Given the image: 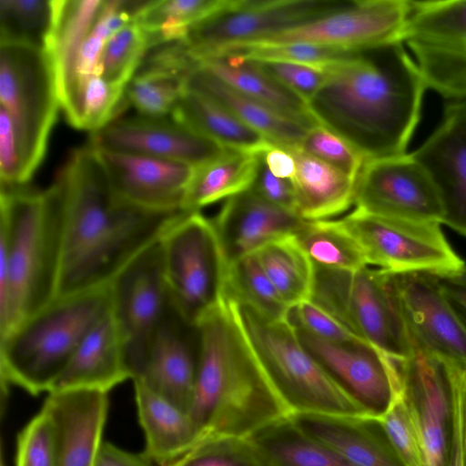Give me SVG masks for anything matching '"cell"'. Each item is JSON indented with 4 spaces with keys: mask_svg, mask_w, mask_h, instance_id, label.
<instances>
[{
    "mask_svg": "<svg viewBox=\"0 0 466 466\" xmlns=\"http://www.w3.org/2000/svg\"><path fill=\"white\" fill-rule=\"evenodd\" d=\"M249 189L268 203L296 213L295 191L291 180L273 175L260 156L256 177Z\"/></svg>",
    "mask_w": 466,
    "mask_h": 466,
    "instance_id": "51",
    "label": "cell"
},
{
    "mask_svg": "<svg viewBox=\"0 0 466 466\" xmlns=\"http://www.w3.org/2000/svg\"><path fill=\"white\" fill-rule=\"evenodd\" d=\"M149 48L147 32L137 23H129L106 43L99 76L108 83L126 87Z\"/></svg>",
    "mask_w": 466,
    "mask_h": 466,
    "instance_id": "39",
    "label": "cell"
},
{
    "mask_svg": "<svg viewBox=\"0 0 466 466\" xmlns=\"http://www.w3.org/2000/svg\"><path fill=\"white\" fill-rule=\"evenodd\" d=\"M354 206L380 217L439 224L446 214L437 185L411 154L365 160L356 180Z\"/></svg>",
    "mask_w": 466,
    "mask_h": 466,
    "instance_id": "13",
    "label": "cell"
},
{
    "mask_svg": "<svg viewBox=\"0 0 466 466\" xmlns=\"http://www.w3.org/2000/svg\"><path fill=\"white\" fill-rule=\"evenodd\" d=\"M95 466H155V462L144 451L129 452L103 441Z\"/></svg>",
    "mask_w": 466,
    "mask_h": 466,
    "instance_id": "53",
    "label": "cell"
},
{
    "mask_svg": "<svg viewBox=\"0 0 466 466\" xmlns=\"http://www.w3.org/2000/svg\"><path fill=\"white\" fill-rule=\"evenodd\" d=\"M226 299L256 364L291 415L369 416L303 347L289 318L268 319Z\"/></svg>",
    "mask_w": 466,
    "mask_h": 466,
    "instance_id": "6",
    "label": "cell"
},
{
    "mask_svg": "<svg viewBox=\"0 0 466 466\" xmlns=\"http://www.w3.org/2000/svg\"><path fill=\"white\" fill-rule=\"evenodd\" d=\"M466 375L454 369L452 379V434L447 466H465Z\"/></svg>",
    "mask_w": 466,
    "mask_h": 466,
    "instance_id": "50",
    "label": "cell"
},
{
    "mask_svg": "<svg viewBox=\"0 0 466 466\" xmlns=\"http://www.w3.org/2000/svg\"><path fill=\"white\" fill-rule=\"evenodd\" d=\"M255 255L289 308L311 299L315 268L294 235L268 242L257 250Z\"/></svg>",
    "mask_w": 466,
    "mask_h": 466,
    "instance_id": "34",
    "label": "cell"
},
{
    "mask_svg": "<svg viewBox=\"0 0 466 466\" xmlns=\"http://www.w3.org/2000/svg\"><path fill=\"white\" fill-rule=\"evenodd\" d=\"M410 354L399 361L403 396L419 432L425 466H447L454 368L424 347L410 329Z\"/></svg>",
    "mask_w": 466,
    "mask_h": 466,
    "instance_id": "16",
    "label": "cell"
},
{
    "mask_svg": "<svg viewBox=\"0 0 466 466\" xmlns=\"http://www.w3.org/2000/svg\"><path fill=\"white\" fill-rule=\"evenodd\" d=\"M230 0H148L135 22L148 35L150 47L186 37L188 29L226 8Z\"/></svg>",
    "mask_w": 466,
    "mask_h": 466,
    "instance_id": "37",
    "label": "cell"
},
{
    "mask_svg": "<svg viewBox=\"0 0 466 466\" xmlns=\"http://www.w3.org/2000/svg\"><path fill=\"white\" fill-rule=\"evenodd\" d=\"M170 116L232 151L259 155L272 144L226 107L192 90L185 89Z\"/></svg>",
    "mask_w": 466,
    "mask_h": 466,
    "instance_id": "31",
    "label": "cell"
},
{
    "mask_svg": "<svg viewBox=\"0 0 466 466\" xmlns=\"http://www.w3.org/2000/svg\"><path fill=\"white\" fill-rule=\"evenodd\" d=\"M403 41L427 87L466 101V0L410 1Z\"/></svg>",
    "mask_w": 466,
    "mask_h": 466,
    "instance_id": "12",
    "label": "cell"
},
{
    "mask_svg": "<svg viewBox=\"0 0 466 466\" xmlns=\"http://www.w3.org/2000/svg\"><path fill=\"white\" fill-rule=\"evenodd\" d=\"M444 119L466 133V101L455 102L448 106Z\"/></svg>",
    "mask_w": 466,
    "mask_h": 466,
    "instance_id": "56",
    "label": "cell"
},
{
    "mask_svg": "<svg viewBox=\"0 0 466 466\" xmlns=\"http://www.w3.org/2000/svg\"><path fill=\"white\" fill-rule=\"evenodd\" d=\"M323 69L324 80L308 102L318 123L365 160L406 154L427 86L402 42L359 50Z\"/></svg>",
    "mask_w": 466,
    "mask_h": 466,
    "instance_id": "2",
    "label": "cell"
},
{
    "mask_svg": "<svg viewBox=\"0 0 466 466\" xmlns=\"http://www.w3.org/2000/svg\"><path fill=\"white\" fill-rule=\"evenodd\" d=\"M268 466H352L300 431L289 417L250 437Z\"/></svg>",
    "mask_w": 466,
    "mask_h": 466,
    "instance_id": "35",
    "label": "cell"
},
{
    "mask_svg": "<svg viewBox=\"0 0 466 466\" xmlns=\"http://www.w3.org/2000/svg\"><path fill=\"white\" fill-rule=\"evenodd\" d=\"M0 107L11 118L21 162V186L44 160L60 98L46 50L18 41H0Z\"/></svg>",
    "mask_w": 466,
    "mask_h": 466,
    "instance_id": "8",
    "label": "cell"
},
{
    "mask_svg": "<svg viewBox=\"0 0 466 466\" xmlns=\"http://www.w3.org/2000/svg\"><path fill=\"white\" fill-rule=\"evenodd\" d=\"M224 297L271 320L289 318L290 308L268 278L255 253L228 266Z\"/></svg>",
    "mask_w": 466,
    "mask_h": 466,
    "instance_id": "38",
    "label": "cell"
},
{
    "mask_svg": "<svg viewBox=\"0 0 466 466\" xmlns=\"http://www.w3.org/2000/svg\"><path fill=\"white\" fill-rule=\"evenodd\" d=\"M128 379L132 376L125 343L110 311L83 339L52 391L92 390L108 393Z\"/></svg>",
    "mask_w": 466,
    "mask_h": 466,
    "instance_id": "26",
    "label": "cell"
},
{
    "mask_svg": "<svg viewBox=\"0 0 466 466\" xmlns=\"http://www.w3.org/2000/svg\"><path fill=\"white\" fill-rule=\"evenodd\" d=\"M126 87L108 83L100 76L90 77L81 93L79 129L92 133L118 118L130 106Z\"/></svg>",
    "mask_w": 466,
    "mask_h": 466,
    "instance_id": "44",
    "label": "cell"
},
{
    "mask_svg": "<svg viewBox=\"0 0 466 466\" xmlns=\"http://www.w3.org/2000/svg\"><path fill=\"white\" fill-rule=\"evenodd\" d=\"M436 277L445 298L466 328V284L449 277Z\"/></svg>",
    "mask_w": 466,
    "mask_h": 466,
    "instance_id": "55",
    "label": "cell"
},
{
    "mask_svg": "<svg viewBox=\"0 0 466 466\" xmlns=\"http://www.w3.org/2000/svg\"><path fill=\"white\" fill-rule=\"evenodd\" d=\"M358 51L310 43H286L236 47L217 56L231 55L244 59L290 61L324 68L331 64L350 58Z\"/></svg>",
    "mask_w": 466,
    "mask_h": 466,
    "instance_id": "43",
    "label": "cell"
},
{
    "mask_svg": "<svg viewBox=\"0 0 466 466\" xmlns=\"http://www.w3.org/2000/svg\"><path fill=\"white\" fill-rule=\"evenodd\" d=\"M293 235L315 267L354 271L368 266L360 245L339 219L305 220Z\"/></svg>",
    "mask_w": 466,
    "mask_h": 466,
    "instance_id": "36",
    "label": "cell"
},
{
    "mask_svg": "<svg viewBox=\"0 0 466 466\" xmlns=\"http://www.w3.org/2000/svg\"><path fill=\"white\" fill-rule=\"evenodd\" d=\"M464 463L466 466V439H465V448H464Z\"/></svg>",
    "mask_w": 466,
    "mask_h": 466,
    "instance_id": "58",
    "label": "cell"
},
{
    "mask_svg": "<svg viewBox=\"0 0 466 466\" xmlns=\"http://www.w3.org/2000/svg\"><path fill=\"white\" fill-rule=\"evenodd\" d=\"M198 64L234 89L306 128L319 125L303 99L259 71L248 60L227 55L207 58Z\"/></svg>",
    "mask_w": 466,
    "mask_h": 466,
    "instance_id": "32",
    "label": "cell"
},
{
    "mask_svg": "<svg viewBox=\"0 0 466 466\" xmlns=\"http://www.w3.org/2000/svg\"><path fill=\"white\" fill-rule=\"evenodd\" d=\"M289 319L297 329L327 341L344 344L367 341L311 299L290 308Z\"/></svg>",
    "mask_w": 466,
    "mask_h": 466,
    "instance_id": "49",
    "label": "cell"
},
{
    "mask_svg": "<svg viewBox=\"0 0 466 466\" xmlns=\"http://www.w3.org/2000/svg\"><path fill=\"white\" fill-rule=\"evenodd\" d=\"M139 423L145 434L144 452L159 466H167L198 443L187 411L134 381Z\"/></svg>",
    "mask_w": 466,
    "mask_h": 466,
    "instance_id": "29",
    "label": "cell"
},
{
    "mask_svg": "<svg viewBox=\"0 0 466 466\" xmlns=\"http://www.w3.org/2000/svg\"><path fill=\"white\" fill-rule=\"evenodd\" d=\"M61 192L1 186L0 339L56 297L61 246Z\"/></svg>",
    "mask_w": 466,
    "mask_h": 466,
    "instance_id": "4",
    "label": "cell"
},
{
    "mask_svg": "<svg viewBox=\"0 0 466 466\" xmlns=\"http://www.w3.org/2000/svg\"><path fill=\"white\" fill-rule=\"evenodd\" d=\"M97 150L143 155L195 167L229 149L169 117H118L92 132L88 142Z\"/></svg>",
    "mask_w": 466,
    "mask_h": 466,
    "instance_id": "18",
    "label": "cell"
},
{
    "mask_svg": "<svg viewBox=\"0 0 466 466\" xmlns=\"http://www.w3.org/2000/svg\"><path fill=\"white\" fill-rule=\"evenodd\" d=\"M158 241L169 299L197 325L224 299L228 264L213 222L200 211L184 212Z\"/></svg>",
    "mask_w": 466,
    "mask_h": 466,
    "instance_id": "9",
    "label": "cell"
},
{
    "mask_svg": "<svg viewBox=\"0 0 466 466\" xmlns=\"http://www.w3.org/2000/svg\"><path fill=\"white\" fill-rule=\"evenodd\" d=\"M185 78L177 75L146 71L136 72L126 87L129 105L140 116H171L185 91Z\"/></svg>",
    "mask_w": 466,
    "mask_h": 466,
    "instance_id": "40",
    "label": "cell"
},
{
    "mask_svg": "<svg viewBox=\"0 0 466 466\" xmlns=\"http://www.w3.org/2000/svg\"><path fill=\"white\" fill-rule=\"evenodd\" d=\"M353 0H230L183 39L196 62L349 6Z\"/></svg>",
    "mask_w": 466,
    "mask_h": 466,
    "instance_id": "11",
    "label": "cell"
},
{
    "mask_svg": "<svg viewBox=\"0 0 466 466\" xmlns=\"http://www.w3.org/2000/svg\"><path fill=\"white\" fill-rule=\"evenodd\" d=\"M55 180L62 209L55 298L110 284L186 212L147 210L116 198L89 143L71 151Z\"/></svg>",
    "mask_w": 466,
    "mask_h": 466,
    "instance_id": "1",
    "label": "cell"
},
{
    "mask_svg": "<svg viewBox=\"0 0 466 466\" xmlns=\"http://www.w3.org/2000/svg\"><path fill=\"white\" fill-rule=\"evenodd\" d=\"M374 419L380 424L405 466H425L419 432L402 387L395 393L386 411Z\"/></svg>",
    "mask_w": 466,
    "mask_h": 466,
    "instance_id": "45",
    "label": "cell"
},
{
    "mask_svg": "<svg viewBox=\"0 0 466 466\" xmlns=\"http://www.w3.org/2000/svg\"><path fill=\"white\" fill-rule=\"evenodd\" d=\"M110 284L55 298L0 339L2 398L8 385L51 392L88 332L111 311Z\"/></svg>",
    "mask_w": 466,
    "mask_h": 466,
    "instance_id": "5",
    "label": "cell"
},
{
    "mask_svg": "<svg viewBox=\"0 0 466 466\" xmlns=\"http://www.w3.org/2000/svg\"><path fill=\"white\" fill-rule=\"evenodd\" d=\"M211 220L228 266L272 240L295 234L305 221L249 188L226 199Z\"/></svg>",
    "mask_w": 466,
    "mask_h": 466,
    "instance_id": "23",
    "label": "cell"
},
{
    "mask_svg": "<svg viewBox=\"0 0 466 466\" xmlns=\"http://www.w3.org/2000/svg\"><path fill=\"white\" fill-rule=\"evenodd\" d=\"M290 419L305 434L352 466H405L372 417L295 414Z\"/></svg>",
    "mask_w": 466,
    "mask_h": 466,
    "instance_id": "25",
    "label": "cell"
},
{
    "mask_svg": "<svg viewBox=\"0 0 466 466\" xmlns=\"http://www.w3.org/2000/svg\"><path fill=\"white\" fill-rule=\"evenodd\" d=\"M167 466H268V464L250 437H214L199 441Z\"/></svg>",
    "mask_w": 466,
    "mask_h": 466,
    "instance_id": "42",
    "label": "cell"
},
{
    "mask_svg": "<svg viewBox=\"0 0 466 466\" xmlns=\"http://www.w3.org/2000/svg\"><path fill=\"white\" fill-rule=\"evenodd\" d=\"M259 155L229 150L224 156L195 168L187 189L183 210L196 212L248 190L256 177Z\"/></svg>",
    "mask_w": 466,
    "mask_h": 466,
    "instance_id": "33",
    "label": "cell"
},
{
    "mask_svg": "<svg viewBox=\"0 0 466 466\" xmlns=\"http://www.w3.org/2000/svg\"><path fill=\"white\" fill-rule=\"evenodd\" d=\"M410 13V0H353L345 8L237 47L310 43L362 50L403 42Z\"/></svg>",
    "mask_w": 466,
    "mask_h": 466,
    "instance_id": "14",
    "label": "cell"
},
{
    "mask_svg": "<svg viewBox=\"0 0 466 466\" xmlns=\"http://www.w3.org/2000/svg\"><path fill=\"white\" fill-rule=\"evenodd\" d=\"M54 431L56 466H95L108 411L106 392L64 390L48 393L42 407Z\"/></svg>",
    "mask_w": 466,
    "mask_h": 466,
    "instance_id": "22",
    "label": "cell"
},
{
    "mask_svg": "<svg viewBox=\"0 0 466 466\" xmlns=\"http://www.w3.org/2000/svg\"><path fill=\"white\" fill-rule=\"evenodd\" d=\"M185 88L226 107L273 145L286 149L299 148L309 129L234 89L198 63L186 75Z\"/></svg>",
    "mask_w": 466,
    "mask_h": 466,
    "instance_id": "28",
    "label": "cell"
},
{
    "mask_svg": "<svg viewBox=\"0 0 466 466\" xmlns=\"http://www.w3.org/2000/svg\"><path fill=\"white\" fill-rule=\"evenodd\" d=\"M288 150L296 163L291 182L299 217L308 221L329 219L354 205V179L299 148Z\"/></svg>",
    "mask_w": 466,
    "mask_h": 466,
    "instance_id": "30",
    "label": "cell"
},
{
    "mask_svg": "<svg viewBox=\"0 0 466 466\" xmlns=\"http://www.w3.org/2000/svg\"><path fill=\"white\" fill-rule=\"evenodd\" d=\"M197 327L199 352L188 415L198 442L249 438L291 416L251 356L226 298Z\"/></svg>",
    "mask_w": 466,
    "mask_h": 466,
    "instance_id": "3",
    "label": "cell"
},
{
    "mask_svg": "<svg viewBox=\"0 0 466 466\" xmlns=\"http://www.w3.org/2000/svg\"><path fill=\"white\" fill-rule=\"evenodd\" d=\"M199 352L197 325L172 305L149 343L144 363L133 381H138L188 413Z\"/></svg>",
    "mask_w": 466,
    "mask_h": 466,
    "instance_id": "19",
    "label": "cell"
},
{
    "mask_svg": "<svg viewBox=\"0 0 466 466\" xmlns=\"http://www.w3.org/2000/svg\"><path fill=\"white\" fill-rule=\"evenodd\" d=\"M311 300L389 357L411 351L395 275L369 266L354 271L315 267Z\"/></svg>",
    "mask_w": 466,
    "mask_h": 466,
    "instance_id": "7",
    "label": "cell"
},
{
    "mask_svg": "<svg viewBox=\"0 0 466 466\" xmlns=\"http://www.w3.org/2000/svg\"><path fill=\"white\" fill-rule=\"evenodd\" d=\"M21 162L14 127L7 112L0 107L1 186H21Z\"/></svg>",
    "mask_w": 466,
    "mask_h": 466,
    "instance_id": "52",
    "label": "cell"
},
{
    "mask_svg": "<svg viewBox=\"0 0 466 466\" xmlns=\"http://www.w3.org/2000/svg\"><path fill=\"white\" fill-rule=\"evenodd\" d=\"M259 156L273 175L292 180L296 172V163L289 150L271 144Z\"/></svg>",
    "mask_w": 466,
    "mask_h": 466,
    "instance_id": "54",
    "label": "cell"
},
{
    "mask_svg": "<svg viewBox=\"0 0 466 466\" xmlns=\"http://www.w3.org/2000/svg\"><path fill=\"white\" fill-rule=\"evenodd\" d=\"M158 240L133 258L110 283L111 312L125 343L132 380L141 370L169 304Z\"/></svg>",
    "mask_w": 466,
    "mask_h": 466,
    "instance_id": "15",
    "label": "cell"
},
{
    "mask_svg": "<svg viewBox=\"0 0 466 466\" xmlns=\"http://www.w3.org/2000/svg\"><path fill=\"white\" fill-rule=\"evenodd\" d=\"M299 149L357 180L365 161L347 140L322 125L307 129Z\"/></svg>",
    "mask_w": 466,
    "mask_h": 466,
    "instance_id": "46",
    "label": "cell"
},
{
    "mask_svg": "<svg viewBox=\"0 0 466 466\" xmlns=\"http://www.w3.org/2000/svg\"><path fill=\"white\" fill-rule=\"evenodd\" d=\"M465 387H466V377H465Z\"/></svg>",
    "mask_w": 466,
    "mask_h": 466,
    "instance_id": "59",
    "label": "cell"
},
{
    "mask_svg": "<svg viewBox=\"0 0 466 466\" xmlns=\"http://www.w3.org/2000/svg\"><path fill=\"white\" fill-rule=\"evenodd\" d=\"M339 221L360 245L368 266L393 274L441 277H451L465 267L439 223L380 217L356 208Z\"/></svg>",
    "mask_w": 466,
    "mask_h": 466,
    "instance_id": "10",
    "label": "cell"
},
{
    "mask_svg": "<svg viewBox=\"0 0 466 466\" xmlns=\"http://www.w3.org/2000/svg\"><path fill=\"white\" fill-rule=\"evenodd\" d=\"M104 0H51L52 20L45 41L57 85L61 108L67 122L80 127L76 65Z\"/></svg>",
    "mask_w": 466,
    "mask_h": 466,
    "instance_id": "24",
    "label": "cell"
},
{
    "mask_svg": "<svg viewBox=\"0 0 466 466\" xmlns=\"http://www.w3.org/2000/svg\"><path fill=\"white\" fill-rule=\"evenodd\" d=\"M51 20V0H0V41L44 48Z\"/></svg>",
    "mask_w": 466,
    "mask_h": 466,
    "instance_id": "41",
    "label": "cell"
},
{
    "mask_svg": "<svg viewBox=\"0 0 466 466\" xmlns=\"http://www.w3.org/2000/svg\"><path fill=\"white\" fill-rule=\"evenodd\" d=\"M461 283L466 284V266L458 273L449 277Z\"/></svg>",
    "mask_w": 466,
    "mask_h": 466,
    "instance_id": "57",
    "label": "cell"
},
{
    "mask_svg": "<svg viewBox=\"0 0 466 466\" xmlns=\"http://www.w3.org/2000/svg\"><path fill=\"white\" fill-rule=\"evenodd\" d=\"M16 466H56L53 426L43 409L18 435Z\"/></svg>",
    "mask_w": 466,
    "mask_h": 466,
    "instance_id": "48",
    "label": "cell"
},
{
    "mask_svg": "<svg viewBox=\"0 0 466 466\" xmlns=\"http://www.w3.org/2000/svg\"><path fill=\"white\" fill-rule=\"evenodd\" d=\"M411 155L441 192L446 211L443 224L466 236V133L444 119Z\"/></svg>",
    "mask_w": 466,
    "mask_h": 466,
    "instance_id": "27",
    "label": "cell"
},
{
    "mask_svg": "<svg viewBox=\"0 0 466 466\" xmlns=\"http://www.w3.org/2000/svg\"><path fill=\"white\" fill-rule=\"evenodd\" d=\"M410 331L429 350L466 375V328L435 275L394 274Z\"/></svg>",
    "mask_w": 466,
    "mask_h": 466,
    "instance_id": "20",
    "label": "cell"
},
{
    "mask_svg": "<svg viewBox=\"0 0 466 466\" xmlns=\"http://www.w3.org/2000/svg\"><path fill=\"white\" fill-rule=\"evenodd\" d=\"M96 150L116 198L147 210L184 211L183 201L195 167L143 155Z\"/></svg>",
    "mask_w": 466,
    "mask_h": 466,
    "instance_id": "21",
    "label": "cell"
},
{
    "mask_svg": "<svg viewBox=\"0 0 466 466\" xmlns=\"http://www.w3.org/2000/svg\"><path fill=\"white\" fill-rule=\"evenodd\" d=\"M246 60L307 104L318 91L325 76L323 68L308 64L279 60Z\"/></svg>",
    "mask_w": 466,
    "mask_h": 466,
    "instance_id": "47",
    "label": "cell"
},
{
    "mask_svg": "<svg viewBox=\"0 0 466 466\" xmlns=\"http://www.w3.org/2000/svg\"><path fill=\"white\" fill-rule=\"evenodd\" d=\"M296 329L303 347L370 417L386 411L401 387L399 360L368 341L335 343Z\"/></svg>",
    "mask_w": 466,
    "mask_h": 466,
    "instance_id": "17",
    "label": "cell"
}]
</instances>
